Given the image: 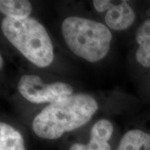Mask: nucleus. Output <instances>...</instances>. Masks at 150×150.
Listing matches in <instances>:
<instances>
[{
  "label": "nucleus",
  "instance_id": "nucleus-1",
  "mask_svg": "<svg viewBox=\"0 0 150 150\" xmlns=\"http://www.w3.org/2000/svg\"><path fill=\"white\" fill-rule=\"evenodd\" d=\"M97 109L98 104L93 97L72 95L45 108L33 120L32 129L40 138L57 139L88 122Z\"/></svg>",
  "mask_w": 150,
  "mask_h": 150
},
{
  "label": "nucleus",
  "instance_id": "nucleus-2",
  "mask_svg": "<svg viewBox=\"0 0 150 150\" xmlns=\"http://www.w3.org/2000/svg\"><path fill=\"white\" fill-rule=\"evenodd\" d=\"M4 35L27 59L40 67L54 60L53 45L45 27L34 18L5 17L1 24Z\"/></svg>",
  "mask_w": 150,
  "mask_h": 150
},
{
  "label": "nucleus",
  "instance_id": "nucleus-3",
  "mask_svg": "<svg viewBox=\"0 0 150 150\" xmlns=\"http://www.w3.org/2000/svg\"><path fill=\"white\" fill-rule=\"evenodd\" d=\"M62 33L73 53L95 63L106 56L112 34L104 24L79 17H69L62 24Z\"/></svg>",
  "mask_w": 150,
  "mask_h": 150
},
{
  "label": "nucleus",
  "instance_id": "nucleus-4",
  "mask_svg": "<svg viewBox=\"0 0 150 150\" xmlns=\"http://www.w3.org/2000/svg\"><path fill=\"white\" fill-rule=\"evenodd\" d=\"M18 91L26 99L34 104L52 103L72 95L73 88L63 82L46 84L38 76L27 74L19 81Z\"/></svg>",
  "mask_w": 150,
  "mask_h": 150
},
{
  "label": "nucleus",
  "instance_id": "nucleus-5",
  "mask_svg": "<svg viewBox=\"0 0 150 150\" xmlns=\"http://www.w3.org/2000/svg\"><path fill=\"white\" fill-rule=\"evenodd\" d=\"M136 14L126 1L112 4L105 16V22L108 27L115 31L127 29L134 23Z\"/></svg>",
  "mask_w": 150,
  "mask_h": 150
},
{
  "label": "nucleus",
  "instance_id": "nucleus-6",
  "mask_svg": "<svg viewBox=\"0 0 150 150\" xmlns=\"http://www.w3.org/2000/svg\"><path fill=\"white\" fill-rule=\"evenodd\" d=\"M136 42L139 45L136 57L138 63L145 67H150V19H147L138 28Z\"/></svg>",
  "mask_w": 150,
  "mask_h": 150
},
{
  "label": "nucleus",
  "instance_id": "nucleus-7",
  "mask_svg": "<svg viewBox=\"0 0 150 150\" xmlns=\"http://www.w3.org/2000/svg\"><path fill=\"white\" fill-rule=\"evenodd\" d=\"M150 150V134L139 129H132L124 135L117 150Z\"/></svg>",
  "mask_w": 150,
  "mask_h": 150
},
{
  "label": "nucleus",
  "instance_id": "nucleus-8",
  "mask_svg": "<svg viewBox=\"0 0 150 150\" xmlns=\"http://www.w3.org/2000/svg\"><path fill=\"white\" fill-rule=\"evenodd\" d=\"M0 150H26L21 134L4 122L0 123Z\"/></svg>",
  "mask_w": 150,
  "mask_h": 150
},
{
  "label": "nucleus",
  "instance_id": "nucleus-9",
  "mask_svg": "<svg viewBox=\"0 0 150 150\" xmlns=\"http://www.w3.org/2000/svg\"><path fill=\"white\" fill-rule=\"evenodd\" d=\"M0 11L6 17L22 20L29 18L32 6L27 0H1Z\"/></svg>",
  "mask_w": 150,
  "mask_h": 150
},
{
  "label": "nucleus",
  "instance_id": "nucleus-10",
  "mask_svg": "<svg viewBox=\"0 0 150 150\" xmlns=\"http://www.w3.org/2000/svg\"><path fill=\"white\" fill-rule=\"evenodd\" d=\"M113 132V127L109 120L102 119L94 125L91 131V136L108 141Z\"/></svg>",
  "mask_w": 150,
  "mask_h": 150
},
{
  "label": "nucleus",
  "instance_id": "nucleus-11",
  "mask_svg": "<svg viewBox=\"0 0 150 150\" xmlns=\"http://www.w3.org/2000/svg\"><path fill=\"white\" fill-rule=\"evenodd\" d=\"M86 147L87 150H111L108 141L95 137H91Z\"/></svg>",
  "mask_w": 150,
  "mask_h": 150
},
{
  "label": "nucleus",
  "instance_id": "nucleus-12",
  "mask_svg": "<svg viewBox=\"0 0 150 150\" xmlns=\"http://www.w3.org/2000/svg\"><path fill=\"white\" fill-rule=\"evenodd\" d=\"M112 4L111 1H108V0H95L93 1L94 6L98 12H104L105 11H108Z\"/></svg>",
  "mask_w": 150,
  "mask_h": 150
},
{
  "label": "nucleus",
  "instance_id": "nucleus-13",
  "mask_svg": "<svg viewBox=\"0 0 150 150\" xmlns=\"http://www.w3.org/2000/svg\"><path fill=\"white\" fill-rule=\"evenodd\" d=\"M69 150H87V147L83 144L74 143L71 146Z\"/></svg>",
  "mask_w": 150,
  "mask_h": 150
},
{
  "label": "nucleus",
  "instance_id": "nucleus-14",
  "mask_svg": "<svg viewBox=\"0 0 150 150\" xmlns=\"http://www.w3.org/2000/svg\"><path fill=\"white\" fill-rule=\"evenodd\" d=\"M3 64H4V61H3V58L2 56H0V66H1V68H2L3 67Z\"/></svg>",
  "mask_w": 150,
  "mask_h": 150
}]
</instances>
